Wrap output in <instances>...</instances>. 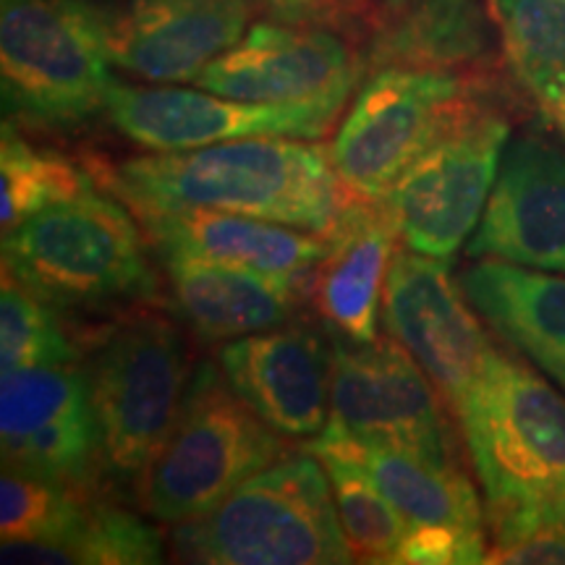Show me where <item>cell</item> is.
<instances>
[{
	"label": "cell",
	"mask_w": 565,
	"mask_h": 565,
	"mask_svg": "<svg viewBox=\"0 0 565 565\" xmlns=\"http://www.w3.org/2000/svg\"><path fill=\"white\" fill-rule=\"evenodd\" d=\"M490 21L479 0H380L366 63L380 68L466 74L490 55Z\"/></svg>",
	"instance_id": "22"
},
{
	"label": "cell",
	"mask_w": 565,
	"mask_h": 565,
	"mask_svg": "<svg viewBox=\"0 0 565 565\" xmlns=\"http://www.w3.org/2000/svg\"><path fill=\"white\" fill-rule=\"evenodd\" d=\"M454 416L484 508L565 494V398L532 366L498 349Z\"/></svg>",
	"instance_id": "6"
},
{
	"label": "cell",
	"mask_w": 565,
	"mask_h": 565,
	"mask_svg": "<svg viewBox=\"0 0 565 565\" xmlns=\"http://www.w3.org/2000/svg\"><path fill=\"white\" fill-rule=\"evenodd\" d=\"M461 288L490 328L542 366L565 380V275L477 259L461 273Z\"/></svg>",
	"instance_id": "23"
},
{
	"label": "cell",
	"mask_w": 565,
	"mask_h": 565,
	"mask_svg": "<svg viewBox=\"0 0 565 565\" xmlns=\"http://www.w3.org/2000/svg\"><path fill=\"white\" fill-rule=\"evenodd\" d=\"M362 63L338 34L259 21L196 76L200 89L249 103H349Z\"/></svg>",
	"instance_id": "15"
},
{
	"label": "cell",
	"mask_w": 565,
	"mask_h": 565,
	"mask_svg": "<svg viewBox=\"0 0 565 565\" xmlns=\"http://www.w3.org/2000/svg\"><path fill=\"white\" fill-rule=\"evenodd\" d=\"M89 494L32 471L3 466L0 534L3 542L55 540L82 519Z\"/></svg>",
	"instance_id": "29"
},
{
	"label": "cell",
	"mask_w": 565,
	"mask_h": 565,
	"mask_svg": "<svg viewBox=\"0 0 565 565\" xmlns=\"http://www.w3.org/2000/svg\"><path fill=\"white\" fill-rule=\"evenodd\" d=\"M217 364L254 414L291 440L320 437L330 422L335 349L309 324H280L223 343Z\"/></svg>",
	"instance_id": "16"
},
{
	"label": "cell",
	"mask_w": 565,
	"mask_h": 565,
	"mask_svg": "<svg viewBox=\"0 0 565 565\" xmlns=\"http://www.w3.org/2000/svg\"><path fill=\"white\" fill-rule=\"evenodd\" d=\"M508 66L536 97L565 74V0H494Z\"/></svg>",
	"instance_id": "27"
},
{
	"label": "cell",
	"mask_w": 565,
	"mask_h": 565,
	"mask_svg": "<svg viewBox=\"0 0 565 565\" xmlns=\"http://www.w3.org/2000/svg\"><path fill=\"white\" fill-rule=\"evenodd\" d=\"M508 141V118L484 105L408 166L383 196L404 246L450 263L471 242Z\"/></svg>",
	"instance_id": "9"
},
{
	"label": "cell",
	"mask_w": 565,
	"mask_h": 565,
	"mask_svg": "<svg viewBox=\"0 0 565 565\" xmlns=\"http://www.w3.org/2000/svg\"><path fill=\"white\" fill-rule=\"evenodd\" d=\"M380 320L385 333L427 372L450 412L479 383L498 351L461 282L450 278L448 263L408 246L395 249Z\"/></svg>",
	"instance_id": "13"
},
{
	"label": "cell",
	"mask_w": 565,
	"mask_h": 565,
	"mask_svg": "<svg viewBox=\"0 0 565 565\" xmlns=\"http://www.w3.org/2000/svg\"><path fill=\"white\" fill-rule=\"evenodd\" d=\"M175 312L204 343H228L286 324L307 296L291 280L181 252H160Z\"/></svg>",
	"instance_id": "21"
},
{
	"label": "cell",
	"mask_w": 565,
	"mask_h": 565,
	"mask_svg": "<svg viewBox=\"0 0 565 565\" xmlns=\"http://www.w3.org/2000/svg\"><path fill=\"white\" fill-rule=\"evenodd\" d=\"M345 105L249 103L207 89L137 87L113 79L105 113L134 145L154 152L196 150L249 137L320 139Z\"/></svg>",
	"instance_id": "11"
},
{
	"label": "cell",
	"mask_w": 565,
	"mask_h": 565,
	"mask_svg": "<svg viewBox=\"0 0 565 565\" xmlns=\"http://www.w3.org/2000/svg\"><path fill=\"white\" fill-rule=\"evenodd\" d=\"M328 469L333 482L338 519H341L345 542L353 563L395 565L404 547L408 524L393 500L380 490L364 466L335 450L309 448Z\"/></svg>",
	"instance_id": "26"
},
{
	"label": "cell",
	"mask_w": 565,
	"mask_h": 565,
	"mask_svg": "<svg viewBox=\"0 0 565 565\" xmlns=\"http://www.w3.org/2000/svg\"><path fill=\"white\" fill-rule=\"evenodd\" d=\"M0 561L45 565H150L166 561V540L124 508L87 500L82 519L55 540L3 542Z\"/></svg>",
	"instance_id": "24"
},
{
	"label": "cell",
	"mask_w": 565,
	"mask_h": 565,
	"mask_svg": "<svg viewBox=\"0 0 565 565\" xmlns=\"http://www.w3.org/2000/svg\"><path fill=\"white\" fill-rule=\"evenodd\" d=\"M484 105V87L466 74L372 71L330 145L338 179L353 196L383 200L416 158Z\"/></svg>",
	"instance_id": "8"
},
{
	"label": "cell",
	"mask_w": 565,
	"mask_h": 565,
	"mask_svg": "<svg viewBox=\"0 0 565 565\" xmlns=\"http://www.w3.org/2000/svg\"><path fill=\"white\" fill-rule=\"evenodd\" d=\"M79 349L71 341L53 303L42 301L13 275L0 286V366L3 372L42 364H74Z\"/></svg>",
	"instance_id": "28"
},
{
	"label": "cell",
	"mask_w": 565,
	"mask_h": 565,
	"mask_svg": "<svg viewBox=\"0 0 565 565\" xmlns=\"http://www.w3.org/2000/svg\"><path fill=\"white\" fill-rule=\"evenodd\" d=\"M395 238L383 200L349 194L335 225L324 233V254L307 282V299L333 335L356 343L377 338Z\"/></svg>",
	"instance_id": "20"
},
{
	"label": "cell",
	"mask_w": 565,
	"mask_h": 565,
	"mask_svg": "<svg viewBox=\"0 0 565 565\" xmlns=\"http://www.w3.org/2000/svg\"><path fill=\"white\" fill-rule=\"evenodd\" d=\"M280 456V435L233 391L221 364L202 362L171 433L137 482L141 511L162 524L202 519Z\"/></svg>",
	"instance_id": "3"
},
{
	"label": "cell",
	"mask_w": 565,
	"mask_h": 565,
	"mask_svg": "<svg viewBox=\"0 0 565 565\" xmlns=\"http://www.w3.org/2000/svg\"><path fill=\"white\" fill-rule=\"evenodd\" d=\"M490 550L484 563L565 565V494L484 508Z\"/></svg>",
	"instance_id": "30"
},
{
	"label": "cell",
	"mask_w": 565,
	"mask_h": 565,
	"mask_svg": "<svg viewBox=\"0 0 565 565\" xmlns=\"http://www.w3.org/2000/svg\"><path fill=\"white\" fill-rule=\"evenodd\" d=\"M192 372L179 328L160 315H129L100 338L87 383L103 471L118 482H139L171 433Z\"/></svg>",
	"instance_id": "7"
},
{
	"label": "cell",
	"mask_w": 565,
	"mask_h": 565,
	"mask_svg": "<svg viewBox=\"0 0 565 565\" xmlns=\"http://www.w3.org/2000/svg\"><path fill=\"white\" fill-rule=\"evenodd\" d=\"M561 385H563V387H565V380H561Z\"/></svg>",
	"instance_id": "34"
},
{
	"label": "cell",
	"mask_w": 565,
	"mask_h": 565,
	"mask_svg": "<svg viewBox=\"0 0 565 565\" xmlns=\"http://www.w3.org/2000/svg\"><path fill=\"white\" fill-rule=\"evenodd\" d=\"M110 186L124 202L212 207L317 236L333 228L349 202L330 147L291 137L231 139L126 160L110 173Z\"/></svg>",
	"instance_id": "1"
},
{
	"label": "cell",
	"mask_w": 565,
	"mask_h": 565,
	"mask_svg": "<svg viewBox=\"0 0 565 565\" xmlns=\"http://www.w3.org/2000/svg\"><path fill=\"white\" fill-rule=\"evenodd\" d=\"M171 545L183 563H353L333 482L309 448L307 454L280 456L202 519L175 524Z\"/></svg>",
	"instance_id": "2"
},
{
	"label": "cell",
	"mask_w": 565,
	"mask_h": 565,
	"mask_svg": "<svg viewBox=\"0 0 565 565\" xmlns=\"http://www.w3.org/2000/svg\"><path fill=\"white\" fill-rule=\"evenodd\" d=\"M307 448L343 454L364 466L406 519L408 532L395 565H469L487 561V513L458 463L356 443L335 435L315 437Z\"/></svg>",
	"instance_id": "12"
},
{
	"label": "cell",
	"mask_w": 565,
	"mask_h": 565,
	"mask_svg": "<svg viewBox=\"0 0 565 565\" xmlns=\"http://www.w3.org/2000/svg\"><path fill=\"white\" fill-rule=\"evenodd\" d=\"M0 445L3 466L87 492L103 469L87 370L74 362L3 372Z\"/></svg>",
	"instance_id": "14"
},
{
	"label": "cell",
	"mask_w": 565,
	"mask_h": 565,
	"mask_svg": "<svg viewBox=\"0 0 565 565\" xmlns=\"http://www.w3.org/2000/svg\"><path fill=\"white\" fill-rule=\"evenodd\" d=\"M288 24H330L351 13L353 0H249Z\"/></svg>",
	"instance_id": "31"
},
{
	"label": "cell",
	"mask_w": 565,
	"mask_h": 565,
	"mask_svg": "<svg viewBox=\"0 0 565 565\" xmlns=\"http://www.w3.org/2000/svg\"><path fill=\"white\" fill-rule=\"evenodd\" d=\"M108 13L89 0H0V79L6 116L71 129L105 110Z\"/></svg>",
	"instance_id": "4"
},
{
	"label": "cell",
	"mask_w": 565,
	"mask_h": 565,
	"mask_svg": "<svg viewBox=\"0 0 565 565\" xmlns=\"http://www.w3.org/2000/svg\"><path fill=\"white\" fill-rule=\"evenodd\" d=\"M561 131H563V137H565V126H561Z\"/></svg>",
	"instance_id": "33"
},
{
	"label": "cell",
	"mask_w": 565,
	"mask_h": 565,
	"mask_svg": "<svg viewBox=\"0 0 565 565\" xmlns=\"http://www.w3.org/2000/svg\"><path fill=\"white\" fill-rule=\"evenodd\" d=\"M536 103H540V108L545 110V116L557 129L565 126V74H561L550 87L542 89L536 95Z\"/></svg>",
	"instance_id": "32"
},
{
	"label": "cell",
	"mask_w": 565,
	"mask_h": 565,
	"mask_svg": "<svg viewBox=\"0 0 565 565\" xmlns=\"http://www.w3.org/2000/svg\"><path fill=\"white\" fill-rule=\"evenodd\" d=\"M126 204L139 217L154 249L275 275L296 282L303 291L324 254V236L291 225L189 204L139 200Z\"/></svg>",
	"instance_id": "19"
},
{
	"label": "cell",
	"mask_w": 565,
	"mask_h": 565,
	"mask_svg": "<svg viewBox=\"0 0 565 565\" xmlns=\"http://www.w3.org/2000/svg\"><path fill=\"white\" fill-rule=\"evenodd\" d=\"M246 24L249 0H126L108 17L110 58L147 82H194Z\"/></svg>",
	"instance_id": "18"
},
{
	"label": "cell",
	"mask_w": 565,
	"mask_h": 565,
	"mask_svg": "<svg viewBox=\"0 0 565 565\" xmlns=\"http://www.w3.org/2000/svg\"><path fill=\"white\" fill-rule=\"evenodd\" d=\"M471 259H500L565 275V150L540 137L508 141Z\"/></svg>",
	"instance_id": "17"
},
{
	"label": "cell",
	"mask_w": 565,
	"mask_h": 565,
	"mask_svg": "<svg viewBox=\"0 0 565 565\" xmlns=\"http://www.w3.org/2000/svg\"><path fill=\"white\" fill-rule=\"evenodd\" d=\"M333 393L324 435L387 445L437 463H458L445 401L398 341L333 335Z\"/></svg>",
	"instance_id": "10"
},
{
	"label": "cell",
	"mask_w": 565,
	"mask_h": 565,
	"mask_svg": "<svg viewBox=\"0 0 565 565\" xmlns=\"http://www.w3.org/2000/svg\"><path fill=\"white\" fill-rule=\"evenodd\" d=\"M131 207L87 192L3 236V273L53 307L150 299L158 275Z\"/></svg>",
	"instance_id": "5"
},
{
	"label": "cell",
	"mask_w": 565,
	"mask_h": 565,
	"mask_svg": "<svg viewBox=\"0 0 565 565\" xmlns=\"http://www.w3.org/2000/svg\"><path fill=\"white\" fill-rule=\"evenodd\" d=\"M95 192L92 175L66 154L42 150L21 139L6 121L0 141V228L17 231L53 204Z\"/></svg>",
	"instance_id": "25"
}]
</instances>
